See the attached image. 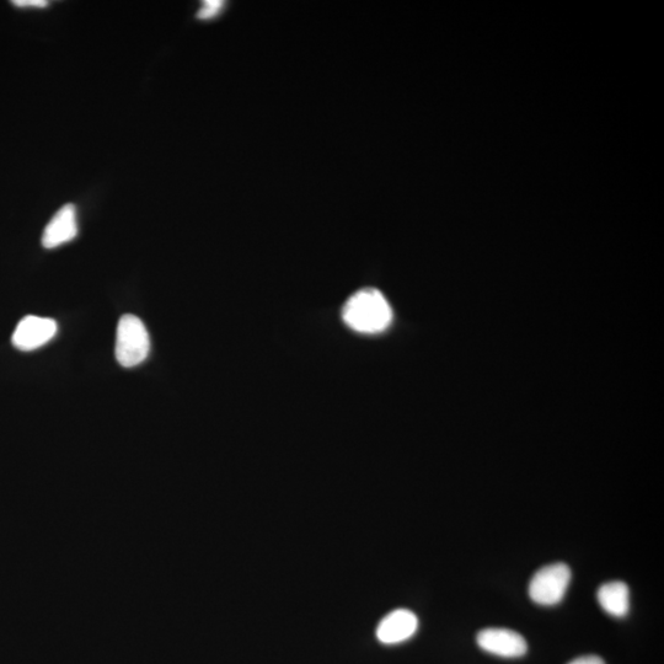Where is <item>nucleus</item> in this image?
<instances>
[{"instance_id": "9b49d317", "label": "nucleus", "mask_w": 664, "mask_h": 664, "mask_svg": "<svg viewBox=\"0 0 664 664\" xmlns=\"http://www.w3.org/2000/svg\"><path fill=\"white\" fill-rule=\"evenodd\" d=\"M569 664H605L601 657L598 656H583L578 657L576 660Z\"/></svg>"}, {"instance_id": "39448f33", "label": "nucleus", "mask_w": 664, "mask_h": 664, "mask_svg": "<svg viewBox=\"0 0 664 664\" xmlns=\"http://www.w3.org/2000/svg\"><path fill=\"white\" fill-rule=\"evenodd\" d=\"M58 326L55 320L29 315L16 326L13 345L20 351H34L45 346L56 336Z\"/></svg>"}, {"instance_id": "20e7f679", "label": "nucleus", "mask_w": 664, "mask_h": 664, "mask_svg": "<svg viewBox=\"0 0 664 664\" xmlns=\"http://www.w3.org/2000/svg\"><path fill=\"white\" fill-rule=\"evenodd\" d=\"M481 650L503 658H519L528 651L527 641L516 631L500 628L481 630L476 637Z\"/></svg>"}, {"instance_id": "f257e3e1", "label": "nucleus", "mask_w": 664, "mask_h": 664, "mask_svg": "<svg viewBox=\"0 0 664 664\" xmlns=\"http://www.w3.org/2000/svg\"><path fill=\"white\" fill-rule=\"evenodd\" d=\"M342 317L353 331L374 335L389 328L393 320V310L382 292L366 288L348 299L342 309Z\"/></svg>"}, {"instance_id": "9d476101", "label": "nucleus", "mask_w": 664, "mask_h": 664, "mask_svg": "<svg viewBox=\"0 0 664 664\" xmlns=\"http://www.w3.org/2000/svg\"><path fill=\"white\" fill-rule=\"evenodd\" d=\"M13 4L18 8H46L50 3L46 0H15Z\"/></svg>"}, {"instance_id": "1a4fd4ad", "label": "nucleus", "mask_w": 664, "mask_h": 664, "mask_svg": "<svg viewBox=\"0 0 664 664\" xmlns=\"http://www.w3.org/2000/svg\"><path fill=\"white\" fill-rule=\"evenodd\" d=\"M222 0H206L203 2L202 7L198 10L197 18L200 20H212L217 15L221 14L224 8Z\"/></svg>"}, {"instance_id": "7ed1b4c3", "label": "nucleus", "mask_w": 664, "mask_h": 664, "mask_svg": "<svg viewBox=\"0 0 664 664\" xmlns=\"http://www.w3.org/2000/svg\"><path fill=\"white\" fill-rule=\"evenodd\" d=\"M571 582L570 567L565 564L548 565L540 569L530 581L529 597L534 603L551 607L564 599Z\"/></svg>"}, {"instance_id": "0eeeda50", "label": "nucleus", "mask_w": 664, "mask_h": 664, "mask_svg": "<svg viewBox=\"0 0 664 664\" xmlns=\"http://www.w3.org/2000/svg\"><path fill=\"white\" fill-rule=\"evenodd\" d=\"M77 235V208L74 205H66L47 224L42 235V246L46 249H56L58 246L72 242Z\"/></svg>"}, {"instance_id": "423d86ee", "label": "nucleus", "mask_w": 664, "mask_h": 664, "mask_svg": "<svg viewBox=\"0 0 664 664\" xmlns=\"http://www.w3.org/2000/svg\"><path fill=\"white\" fill-rule=\"evenodd\" d=\"M419 619L408 609H396L380 621L377 637L384 645H398L414 636Z\"/></svg>"}, {"instance_id": "6e6552de", "label": "nucleus", "mask_w": 664, "mask_h": 664, "mask_svg": "<svg viewBox=\"0 0 664 664\" xmlns=\"http://www.w3.org/2000/svg\"><path fill=\"white\" fill-rule=\"evenodd\" d=\"M597 598L605 613L615 618H624L630 609V591L624 582L605 583L598 589Z\"/></svg>"}, {"instance_id": "f03ea898", "label": "nucleus", "mask_w": 664, "mask_h": 664, "mask_svg": "<svg viewBox=\"0 0 664 664\" xmlns=\"http://www.w3.org/2000/svg\"><path fill=\"white\" fill-rule=\"evenodd\" d=\"M151 352V337L143 321L126 314L119 321L116 335V360L125 368L139 366Z\"/></svg>"}]
</instances>
